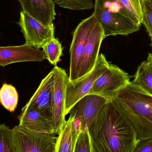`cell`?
<instances>
[{"label": "cell", "instance_id": "cell-1", "mask_svg": "<svg viewBox=\"0 0 152 152\" xmlns=\"http://www.w3.org/2000/svg\"><path fill=\"white\" fill-rule=\"evenodd\" d=\"M88 130L96 152H132L140 142L112 100L106 103Z\"/></svg>", "mask_w": 152, "mask_h": 152}, {"label": "cell", "instance_id": "cell-2", "mask_svg": "<svg viewBox=\"0 0 152 152\" xmlns=\"http://www.w3.org/2000/svg\"><path fill=\"white\" fill-rule=\"evenodd\" d=\"M112 101L136 134L137 139H152V96L130 81Z\"/></svg>", "mask_w": 152, "mask_h": 152}, {"label": "cell", "instance_id": "cell-3", "mask_svg": "<svg viewBox=\"0 0 152 152\" xmlns=\"http://www.w3.org/2000/svg\"><path fill=\"white\" fill-rule=\"evenodd\" d=\"M94 14L102 28L104 38L110 36H127L138 31L137 25L120 13L114 2L107 0H95Z\"/></svg>", "mask_w": 152, "mask_h": 152}, {"label": "cell", "instance_id": "cell-4", "mask_svg": "<svg viewBox=\"0 0 152 152\" xmlns=\"http://www.w3.org/2000/svg\"><path fill=\"white\" fill-rule=\"evenodd\" d=\"M12 131L16 152H56L55 134L33 132L19 126Z\"/></svg>", "mask_w": 152, "mask_h": 152}, {"label": "cell", "instance_id": "cell-5", "mask_svg": "<svg viewBox=\"0 0 152 152\" xmlns=\"http://www.w3.org/2000/svg\"><path fill=\"white\" fill-rule=\"evenodd\" d=\"M110 64L104 55L101 53L90 73L74 82L69 80L66 89V115L70 113L77 102L88 94L95 81L106 71Z\"/></svg>", "mask_w": 152, "mask_h": 152}, {"label": "cell", "instance_id": "cell-6", "mask_svg": "<svg viewBox=\"0 0 152 152\" xmlns=\"http://www.w3.org/2000/svg\"><path fill=\"white\" fill-rule=\"evenodd\" d=\"M54 80L53 88L51 115L53 133L58 135L63 129L66 120V89L69 77L65 70L54 67Z\"/></svg>", "mask_w": 152, "mask_h": 152}, {"label": "cell", "instance_id": "cell-7", "mask_svg": "<svg viewBox=\"0 0 152 152\" xmlns=\"http://www.w3.org/2000/svg\"><path fill=\"white\" fill-rule=\"evenodd\" d=\"M130 78L126 72L110 63L106 71L95 81L88 94L97 95L108 101H112L119 91L130 82Z\"/></svg>", "mask_w": 152, "mask_h": 152}, {"label": "cell", "instance_id": "cell-8", "mask_svg": "<svg viewBox=\"0 0 152 152\" xmlns=\"http://www.w3.org/2000/svg\"><path fill=\"white\" fill-rule=\"evenodd\" d=\"M95 19V16L93 13L88 18L82 20L74 31L70 49V70L69 77L70 82H74L77 80L80 65L85 46Z\"/></svg>", "mask_w": 152, "mask_h": 152}, {"label": "cell", "instance_id": "cell-9", "mask_svg": "<svg viewBox=\"0 0 152 152\" xmlns=\"http://www.w3.org/2000/svg\"><path fill=\"white\" fill-rule=\"evenodd\" d=\"M18 23L26 40L25 44L30 47L40 49L55 37L54 26H46L23 11Z\"/></svg>", "mask_w": 152, "mask_h": 152}, {"label": "cell", "instance_id": "cell-10", "mask_svg": "<svg viewBox=\"0 0 152 152\" xmlns=\"http://www.w3.org/2000/svg\"><path fill=\"white\" fill-rule=\"evenodd\" d=\"M108 102L100 96L88 94L76 103L70 116L79 122L80 131L88 129Z\"/></svg>", "mask_w": 152, "mask_h": 152}, {"label": "cell", "instance_id": "cell-11", "mask_svg": "<svg viewBox=\"0 0 152 152\" xmlns=\"http://www.w3.org/2000/svg\"><path fill=\"white\" fill-rule=\"evenodd\" d=\"M104 38L102 28L96 18L85 46L80 65L77 80L90 73L94 67L102 42Z\"/></svg>", "mask_w": 152, "mask_h": 152}, {"label": "cell", "instance_id": "cell-12", "mask_svg": "<svg viewBox=\"0 0 152 152\" xmlns=\"http://www.w3.org/2000/svg\"><path fill=\"white\" fill-rule=\"evenodd\" d=\"M46 59L44 52L26 45L0 47V66L28 61L42 62Z\"/></svg>", "mask_w": 152, "mask_h": 152}, {"label": "cell", "instance_id": "cell-13", "mask_svg": "<svg viewBox=\"0 0 152 152\" xmlns=\"http://www.w3.org/2000/svg\"><path fill=\"white\" fill-rule=\"evenodd\" d=\"M23 11L46 26H52L55 19V3L53 0H18Z\"/></svg>", "mask_w": 152, "mask_h": 152}, {"label": "cell", "instance_id": "cell-14", "mask_svg": "<svg viewBox=\"0 0 152 152\" xmlns=\"http://www.w3.org/2000/svg\"><path fill=\"white\" fill-rule=\"evenodd\" d=\"M54 72L51 71L42 80L38 88L22 110L44 112L51 115Z\"/></svg>", "mask_w": 152, "mask_h": 152}, {"label": "cell", "instance_id": "cell-15", "mask_svg": "<svg viewBox=\"0 0 152 152\" xmlns=\"http://www.w3.org/2000/svg\"><path fill=\"white\" fill-rule=\"evenodd\" d=\"M18 126L27 130L38 133H53L51 115L34 110H21Z\"/></svg>", "mask_w": 152, "mask_h": 152}, {"label": "cell", "instance_id": "cell-16", "mask_svg": "<svg viewBox=\"0 0 152 152\" xmlns=\"http://www.w3.org/2000/svg\"><path fill=\"white\" fill-rule=\"evenodd\" d=\"M80 131L79 126L69 116L58 134L56 145V152H75L76 142Z\"/></svg>", "mask_w": 152, "mask_h": 152}, {"label": "cell", "instance_id": "cell-17", "mask_svg": "<svg viewBox=\"0 0 152 152\" xmlns=\"http://www.w3.org/2000/svg\"><path fill=\"white\" fill-rule=\"evenodd\" d=\"M117 3L121 14L137 25L141 26L142 20V0H107Z\"/></svg>", "mask_w": 152, "mask_h": 152}, {"label": "cell", "instance_id": "cell-18", "mask_svg": "<svg viewBox=\"0 0 152 152\" xmlns=\"http://www.w3.org/2000/svg\"><path fill=\"white\" fill-rule=\"evenodd\" d=\"M132 82L152 96V69L147 61L139 65Z\"/></svg>", "mask_w": 152, "mask_h": 152}, {"label": "cell", "instance_id": "cell-19", "mask_svg": "<svg viewBox=\"0 0 152 152\" xmlns=\"http://www.w3.org/2000/svg\"><path fill=\"white\" fill-rule=\"evenodd\" d=\"M18 95L15 88L4 84L0 89V102L7 110L14 112L17 108Z\"/></svg>", "mask_w": 152, "mask_h": 152}, {"label": "cell", "instance_id": "cell-20", "mask_svg": "<svg viewBox=\"0 0 152 152\" xmlns=\"http://www.w3.org/2000/svg\"><path fill=\"white\" fill-rule=\"evenodd\" d=\"M42 48L46 55V59L51 64L56 66L63 52V48L60 42L54 37Z\"/></svg>", "mask_w": 152, "mask_h": 152}, {"label": "cell", "instance_id": "cell-21", "mask_svg": "<svg viewBox=\"0 0 152 152\" xmlns=\"http://www.w3.org/2000/svg\"><path fill=\"white\" fill-rule=\"evenodd\" d=\"M0 152H16L12 129L0 124Z\"/></svg>", "mask_w": 152, "mask_h": 152}, {"label": "cell", "instance_id": "cell-22", "mask_svg": "<svg viewBox=\"0 0 152 152\" xmlns=\"http://www.w3.org/2000/svg\"><path fill=\"white\" fill-rule=\"evenodd\" d=\"M60 7L72 10H82L94 7V0H53Z\"/></svg>", "mask_w": 152, "mask_h": 152}, {"label": "cell", "instance_id": "cell-23", "mask_svg": "<svg viewBox=\"0 0 152 152\" xmlns=\"http://www.w3.org/2000/svg\"><path fill=\"white\" fill-rule=\"evenodd\" d=\"M142 24L144 26L152 40V1L142 0Z\"/></svg>", "mask_w": 152, "mask_h": 152}, {"label": "cell", "instance_id": "cell-24", "mask_svg": "<svg viewBox=\"0 0 152 152\" xmlns=\"http://www.w3.org/2000/svg\"><path fill=\"white\" fill-rule=\"evenodd\" d=\"M75 152H91V142L88 129L81 131L76 142Z\"/></svg>", "mask_w": 152, "mask_h": 152}, {"label": "cell", "instance_id": "cell-25", "mask_svg": "<svg viewBox=\"0 0 152 152\" xmlns=\"http://www.w3.org/2000/svg\"><path fill=\"white\" fill-rule=\"evenodd\" d=\"M132 152H152V139L140 141Z\"/></svg>", "mask_w": 152, "mask_h": 152}, {"label": "cell", "instance_id": "cell-26", "mask_svg": "<svg viewBox=\"0 0 152 152\" xmlns=\"http://www.w3.org/2000/svg\"><path fill=\"white\" fill-rule=\"evenodd\" d=\"M147 61L150 66L152 69V53H149L147 58Z\"/></svg>", "mask_w": 152, "mask_h": 152}, {"label": "cell", "instance_id": "cell-27", "mask_svg": "<svg viewBox=\"0 0 152 152\" xmlns=\"http://www.w3.org/2000/svg\"><path fill=\"white\" fill-rule=\"evenodd\" d=\"M91 152H96L94 148V146L92 145V143H91Z\"/></svg>", "mask_w": 152, "mask_h": 152}, {"label": "cell", "instance_id": "cell-28", "mask_svg": "<svg viewBox=\"0 0 152 152\" xmlns=\"http://www.w3.org/2000/svg\"><path fill=\"white\" fill-rule=\"evenodd\" d=\"M151 40V46L152 48V40Z\"/></svg>", "mask_w": 152, "mask_h": 152}]
</instances>
